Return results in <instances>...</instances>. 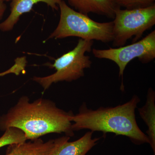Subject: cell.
Masks as SVG:
<instances>
[{
  "mask_svg": "<svg viewBox=\"0 0 155 155\" xmlns=\"http://www.w3.org/2000/svg\"><path fill=\"white\" fill-rule=\"evenodd\" d=\"M72 111L57 107L56 103L46 99H38L31 102L27 96H22L17 104L0 117V129L10 127L19 128L27 140H34L50 133L65 134L72 137Z\"/></svg>",
  "mask_w": 155,
  "mask_h": 155,
  "instance_id": "1",
  "label": "cell"
},
{
  "mask_svg": "<svg viewBox=\"0 0 155 155\" xmlns=\"http://www.w3.org/2000/svg\"><path fill=\"white\" fill-rule=\"evenodd\" d=\"M140 100L136 95L127 102L116 107H101L97 110L87 108L84 103L78 114L72 117L73 131L88 129L127 137L134 143H150L147 136L137 125L135 110Z\"/></svg>",
  "mask_w": 155,
  "mask_h": 155,
  "instance_id": "2",
  "label": "cell"
},
{
  "mask_svg": "<svg viewBox=\"0 0 155 155\" xmlns=\"http://www.w3.org/2000/svg\"><path fill=\"white\" fill-rule=\"evenodd\" d=\"M61 14L57 28L48 39H62L77 37L88 40L104 43L112 42L113 22H99L69 7L63 1L58 5Z\"/></svg>",
  "mask_w": 155,
  "mask_h": 155,
  "instance_id": "3",
  "label": "cell"
},
{
  "mask_svg": "<svg viewBox=\"0 0 155 155\" xmlns=\"http://www.w3.org/2000/svg\"><path fill=\"white\" fill-rule=\"evenodd\" d=\"M94 41L79 39L73 50L56 59L51 65L56 72L45 77L35 76L34 81L39 84L46 91L54 83L60 81L71 82L84 75V69L91 67L92 62L86 53L92 51Z\"/></svg>",
  "mask_w": 155,
  "mask_h": 155,
  "instance_id": "4",
  "label": "cell"
},
{
  "mask_svg": "<svg viewBox=\"0 0 155 155\" xmlns=\"http://www.w3.org/2000/svg\"><path fill=\"white\" fill-rule=\"evenodd\" d=\"M113 22V46H125L127 40L134 38L132 43L137 41L145 31L155 24V4L144 8L115 11Z\"/></svg>",
  "mask_w": 155,
  "mask_h": 155,
  "instance_id": "5",
  "label": "cell"
},
{
  "mask_svg": "<svg viewBox=\"0 0 155 155\" xmlns=\"http://www.w3.org/2000/svg\"><path fill=\"white\" fill-rule=\"evenodd\" d=\"M93 54L98 59L110 60L119 68V76L122 77L121 90H124L123 74L128 63L137 58L141 63L147 64L155 58V31L149 34L141 40L127 46L110 48L108 49H92Z\"/></svg>",
  "mask_w": 155,
  "mask_h": 155,
  "instance_id": "6",
  "label": "cell"
},
{
  "mask_svg": "<svg viewBox=\"0 0 155 155\" xmlns=\"http://www.w3.org/2000/svg\"><path fill=\"white\" fill-rule=\"evenodd\" d=\"M67 136L44 141L40 138L8 145L5 155H51L59 146L69 140Z\"/></svg>",
  "mask_w": 155,
  "mask_h": 155,
  "instance_id": "7",
  "label": "cell"
},
{
  "mask_svg": "<svg viewBox=\"0 0 155 155\" xmlns=\"http://www.w3.org/2000/svg\"><path fill=\"white\" fill-rule=\"evenodd\" d=\"M63 1L64 0H12L10 4L11 13L8 18L0 23V31L6 32L12 30L20 17L30 12L35 4L45 3L53 10L58 11V5Z\"/></svg>",
  "mask_w": 155,
  "mask_h": 155,
  "instance_id": "8",
  "label": "cell"
},
{
  "mask_svg": "<svg viewBox=\"0 0 155 155\" xmlns=\"http://www.w3.org/2000/svg\"><path fill=\"white\" fill-rule=\"evenodd\" d=\"M78 12L88 15L94 13L114 19L118 8L112 0H67Z\"/></svg>",
  "mask_w": 155,
  "mask_h": 155,
  "instance_id": "9",
  "label": "cell"
},
{
  "mask_svg": "<svg viewBox=\"0 0 155 155\" xmlns=\"http://www.w3.org/2000/svg\"><path fill=\"white\" fill-rule=\"evenodd\" d=\"M93 132L87 131L77 140L61 143L51 155H87L95 146L101 137L93 138Z\"/></svg>",
  "mask_w": 155,
  "mask_h": 155,
  "instance_id": "10",
  "label": "cell"
},
{
  "mask_svg": "<svg viewBox=\"0 0 155 155\" xmlns=\"http://www.w3.org/2000/svg\"><path fill=\"white\" fill-rule=\"evenodd\" d=\"M155 92L152 88L148 90L147 100L143 107L138 108L140 116L148 127L147 135L155 155Z\"/></svg>",
  "mask_w": 155,
  "mask_h": 155,
  "instance_id": "11",
  "label": "cell"
},
{
  "mask_svg": "<svg viewBox=\"0 0 155 155\" xmlns=\"http://www.w3.org/2000/svg\"><path fill=\"white\" fill-rule=\"evenodd\" d=\"M5 131L4 134L0 137V148L5 146L21 143L27 140L25 133L19 128L10 127Z\"/></svg>",
  "mask_w": 155,
  "mask_h": 155,
  "instance_id": "12",
  "label": "cell"
},
{
  "mask_svg": "<svg viewBox=\"0 0 155 155\" xmlns=\"http://www.w3.org/2000/svg\"><path fill=\"white\" fill-rule=\"evenodd\" d=\"M118 8L126 9L144 8L154 5L155 0H112Z\"/></svg>",
  "mask_w": 155,
  "mask_h": 155,
  "instance_id": "13",
  "label": "cell"
},
{
  "mask_svg": "<svg viewBox=\"0 0 155 155\" xmlns=\"http://www.w3.org/2000/svg\"><path fill=\"white\" fill-rule=\"evenodd\" d=\"M6 5L4 2H0V20L2 18L4 13L6 10Z\"/></svg>",
  "mask_w": 155,
  "mask_h": 155,
  "instance_id": "14",
  "label": "cell"
},
{
  "mask_svg": "<svg viewBox=\"0 0 155 155\" xmlns=\"http://www.w3.org/2000/svg\"><path fill=\"white\" fill-rule=\"evenodd\" d=\"M4 1H6V2H10V1H11L12 0H3Z\"/></svg>",
  "mask_w": 155,
  "mask_h": 155,
  "instance_id": "15",
  "label": "cell"
},
{
  "mask_svg": "<svg viewBox=\"0 0 155 155\" xmlns=\"http://www.w3.org/2000/svg\"><path fill=\"white\" fill-rule=\"evenodd\" d=\"M4 2L3 0H0V2Z\"/></svg>",
  "mask_w": 155,
  "mask_h": 155,
  "instance_id": "16",
  "label": "cell"
}]
</instances>
